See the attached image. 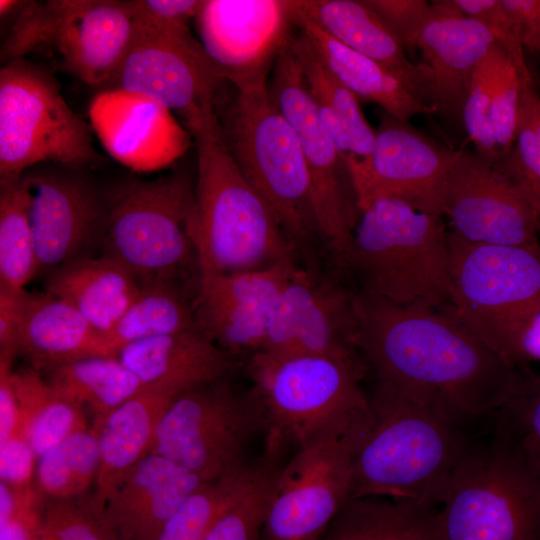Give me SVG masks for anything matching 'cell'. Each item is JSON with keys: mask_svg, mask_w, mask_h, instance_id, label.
Masks as SVG:
<instances>
[{"mask_svg": "<svg viewBox=\"0 0 540 540\" xmlns=\"http://www.w3.org/2000/svg\"><path fill=\"white\" fill-rule=\"evenodd\" d=\"M356 346L377 381L433 403L464 421L498 412L527 372L444 309L353 295Z\"/></svg>", "mask_w": 540, "mask_h": 540, "instance_id": "6da1fadb", "label": "cell"}, {"mask_svg": "<svg viewBox=\"0 0 540 540\" xmlns=\"http://www.w3.org/2000/svg\"><path fill=\"white\" fill-rule=\"evenodd\" d=\"M461 425L441 407L377 381L350 430L351 500L440 505L473 449Z\"/></svg>", "mask_w": 540, "mask_h": 540, "instance_id": "7a4b0ae2", "label": "cell"}, {"mask_svg": "<svg viewBox=\"0 0 540 540\" xmlns=\"http://www.w3.org/2000/svg\"><path fill=\"white\" fill-rule=\"evenodd\" d=\"M189 132L197 150V178L188 234L199 275L294 264L292 242L227 151L218 115Z\"/></svg>", "mask_w": 540, "mask_h": 540, "instance_id": "3957f363", "label": "cell"}, {"mask_svg": "<svg viewBox=\"0 0 540 540\" xmlns=\"http://www.w3.org/2000/svg\"><path fill=\"white\" fill-rule=\"evenodd\" d=\"M342 263L368 296L443 309L451 301L450 250L443 215L393 198L360 211Z\"/></svg>", "mask_w": 540, "mask_h": 540, "instance_id": "277c9868", "label": "cell"}, {"mask_svg": "<svg viewBox=\"0 0 540 540\" xmlns=\"http://www.w3.org/2000/svg\"><path fill=\"white\" fill-rule=\"evenodd\" d=\"M217 115L227 151L289 240L304 241L319 233L300 142L275 104L268 83L235 89Z\"/></svg>", "mask_w": 540, "mask_h": 540, "instance_id": "5b68a950", "label": "cell"}, {"mask_svg": "<svg viewBox=\"0 0 540 540\" xmlns=\"http://www.w3.org/2000/svg\"><path fill=\"white\" fill-rule=\"evenodd\" d=\"M248 372L265 431L294 449L352 425L367 405L359 359L260 351L252 354Z\"/></svg>", "mask_w": 540, "mask_h": 540, "instance_id": "8992f818", "label": "cell"}, {"mask_svg": "<svg viewBox=\"0 0 540 540\" xmlns=\"http://www.w3.org/2000/svg\"><path fill=\"white\" fill-rule=\"evenodd\" d=\"M195 184L187 172L130 179L108 194L102 254L124 265L141 284L181 281L196 254L188 234Z\"/></svg>", "mask_w": 540, "mask_h": 540, "instance_id": "52a82bcc", "label": "cell"}, {"mask_svg": "<svg viewBox=\"0 0 540 540\" xmlns=\"http://www.w3.org/2000/svg\"><path fill=\"white\" fill-rule=\"evenodd\" d=\"M440 506L442 540H540V475L497 433L473 447Z\"/></svg>", "mask_w": 540, "mask_h": 540, "instance_id": "ba28073f", "label": "cell"}, {"mask_svg": "<svg viewBox=\"0 0 540 540\" xmlns=\"http://www.w3.org/2000/svg\"><path fill=\"white\" fill-rule=\"evenodd\" d=\"M448 243L451 301L443 309L507 359L516 333L540 307V244L471 243L449 230Z\"/></svg>", "mask_w": 540, "mask_h": 540, "instance_id": "9c48e42d", "label": "cell"}, {"mask_svg": "<svg viewBox=\"0 0 540 540\" xmlns=\"http://www.w3.org/2000/svg\"><path fill=\"white\" fill-rule=\"evenodd\" d=\"M90 129L64 99L58 82L25 58L0 69V181L56 163L98 164Z\"/></svg>", "mask_w": 540, "mask_h": 540, "instance_id": "30bf717a", "label": "cell"}, {"mask_svg": "<svg viewBox=\"0 0 540 540\" xmlns=\"http://www.w3.org/2000/svg\"><path fill=\"white\" fill-rule=\"evenodd\" d=\"M132 1H25L1 47L4 63L53 48L82 82L107 85L133 35Z\"/></svg>", "mask_w": 540, "mask_h": 540, "instance_id": "8fae6325", "label": "cell"}, {"mask_svg": "<svg viewBox=\"0 0 540 540\" xmlns=\"http://www.w3.org/2000/svg\"><path fill=\"white\" fill-rule=\"evenodd\" d=\"M260 430L265 424L252 394H237L225 379L177 394L158 425L151 453L207 482L250 464L246 452Z\"/></svg>", "mask_w": 540, "mask_h": 540, "instance_id": "7c38bea8", "label": "cell"}, {"mask_svg": "<svg viewBox=\"0 0 540 540\" xmlns=\"http://www.w3.org/2000/svg\"><path fill=\"white\" fill-rule=\"evenodd\" d=\"M268 88L300 142L310 174L319 234L339 257L348 245L360 211L347 157L320 118L292 42L275 62Z\"/></svg>", "mask_w": 540, "mask_h": 540, "instance_id": "4fadbf2b", "label": "cell"}, {"mask_svg": "<svg viewBox=\"0 0 540 540\" xmlns=\"http://www.w3.org/2000/svg\"><path fill=\"white\" fill-rule=\"evenodd\" d=\"M352 425L324 432L285 460L259 540H316L351 500Z\"/></svg>", "mask_w": 540, "mask_h": 540, "instance_id": "5bb4252c", "label": "cell"}, {"mask_svg": "<svg viewBox=\"0 0 540 540\" xmlns=\"http://www.w3.org/2000/svg\"><path fill=\"white\" fill-rule=\"evenodd\" d=\"M458 156L459 149L382 110L370 154L347 158L359 211L376 200L393 198L418 211L443 215L448 179Z\"/></svg>", "mask_w": 540, "mask_h": 540, "instance_id": "9a60e30c", "label": "cell"}, {"mask_svg": "<svg viewBox=\"0 0 540 540\" xmlns=\"http://www.w3.org/2000/svg\"><path fill=\"white\" fill-rule=\"evenodd\" d=\"M224 83L192 32L178 36L133 32L107 85L177 112L189 130L217 114Z\"/></svg>", "mask_w": 540, "mask_h": 540, "instance_id": "2e32d148", "label": "cell"}, {"mask_svg": "<svg viewBox=\"0 0 540 540\" xmlns=\"http://www.w3.org/2000/svg\"><path fill=\"white\" fill-rule=\"evenodd\" d=\"M199 41L235 89L268 83L296 34V0H205L195 18Z\"/></svg>", "mask_w": 540, "mask_h": 540, "instance_id": "e0dca14e", "label": "cell"}, {"mask_svg": "<svg viewBox=\"0 0 540 540\" xmlns=\"http://www.w3.org/2000/svg\"><path fill=\"white\" fill-rule=\"evenodd\" d=\"M87 167L44 163L21 175L29 197L38 272L46 275L101 244L108 214Z\"/></svg>", "mask_w": 540, "mask_h": 540, "instance_id": "ac0fdd59", "label": "cell"}, {"mask_svg": "<svg viewBox=\"0 0 540 540\" xmlns=\"http://www.w3.org/2000/svg\"><path fill=\"white\" fill-rule=\"evenodd\" d=\"M451 232L471 243L538 245L540 220L521 193L475 151L459 149L444 199Z\"/></svg>", "mask_w": 540, "mask_h": 540, "instance_id": "d6986e66", "label": "cell"}, {"mask_svg": "<svg viewBox=\"0 0 540 540\" xmlns=\"http://www.w3.org/2000/svg\"><path fill=\"white\" fill-rule=\"evenodd\" d=\"M356 330L353 295L297 268L269 308L260 351L358 359Z\"/></svg>", "mask_w": 540, "mask_h": 540, "instance_id": "ffe728a7", "label": "cell"}, {"mask_svg": "<svg viewBox=\"0 0 540 540\" xmlns=\"http://www.w3.org/2000/svg\"><path fill=\"white\" fill-rule=\"evenodd\" d=\"M494 43L481 23L445 0L431 2L416 47L426 75L427 104L447 121L462 124L474 71Z\"/></svg>", "mask_w": 540, "mask_h": 540, "instance_id": "44dd1931", "label": "cell"}, {"mask_svg": "<svg viewBox=\"0 0 540 540\" xmlns=\"http://www.w3.org/2000/svg\"><path fill=\"white\" fill-rule=\"evenodd\" d=\"M90 116L107 150L131 168L166 166L181 157L191 143L190 132L170 111L120 90L99 94Z\"/></svg>", "mask_w": 540, "mask_h": 540, "instance_id": "7402d4cb", "label": "cell"}, {"mask_svg": "<svg viewBox=\"0 0 540 540\" xmlns=\"http://www.w3.org/2000/svg\"><path fill=\"white\" fill-rule=\"evenodd\" d=\"M204 481L150 453L116 485L104 504L105 517L120 540H157L166 522Z\"/></svg>", "mask_w": 540, "mask_h": 540, "instance_id": "603a6c76", "label": "cell"}, {"mask_svg": "<svg viewBox=\"0 0 540 540\" xmlns=\"http://www.w3.org/2000/svg\"><path fill=\"white\" fill-rule=\"evenodd\" d=\"M117 357L144 387L178 393L228 379L236 367L234 355L199 329L132 342Z\"/></svg>", "mask_w": 540, "mask_h": 540, "instance_id": "cb8c5ba5", "label": "cell"}, {"mask_svg": "<svg viewBox=\"0 0 540 540\" xmlns=\"http://www.w3.org/2000/svg\"><path fill=\"white\" fill-rule=\"evenodd\" d=\"M304 16L330 37L396 74L426 105V75L364 0H296ZM429 106V105H428Z\"/></svg>", "mask_w": 540, "mask_h": 540, "instance_id": "d4e9b609", "label": "cell"}, {"mask_svg": "<svg viewBox=\"0 0 540 540\" xmlns=\"http://www.w3.org/2000/svg\"><path fill=\"white\" fill-rule=\"evenodd\" d=\"M18 355L39 372L94 356H116L108 337L76 309L48 294L30 292Z\"/></svg>", "mask_w": 540, "mask_h": 540, "instance_id": "484cf974", "label": "cell"}, {"mask_svg": "<svg viewBox=\"0 0 540 540\" xmlns=\"http://www.w3.org/2000/svg\"><path fill=\"white\" fill-rule=\"evenodd\" d=\"M45 277V292L71 305L106 336L141 290L138 279L105 254L74 259Z\"/></svg>", "mask_w": 540, "mask_h": 540, "instance_id": "4316f807", "label": "cell"}, {"mask_svg": "<svg viewBox=\"0 0 540 540\" xmlns=\"http://www.w3.org/2000/svg\"><path fill=\"white\" fill-rule=\"evenodd\" d=\"M176 391L145 387L112 411L98 430L100 465L93 492L105 501L120 480L151 453L158 425Z\"/></svg>", "mask_w": 540, "mask_h": 540, "instance_id": "83f0119b", "label": "cell"}, {"mask_svg": "<svg viewBox=\"0 0 540 540\" xmlns=\"http://www.w3.org/2000/svg\"><path fill=\"white\" fill-rule=\"evenodd\" d=\"M297 6V1H296ZM297 26L326 68L358 100L378 104L393 117L409 121L415 115H436L392 71L336 41L316 24L300 15Z\"/></svg>", "mask_w": 540, "mask_h": 540, "instance_id": "f1b7e54d", "label": "cell"}, {"mask_svg": "<svg viewBox=\"0 0 540 540\" xmlns=\"http://www.w3.org/2000/svg\"><path fill=\"white\" fill-rule=\"evenodd\" d=\"M292 49L320 118L339 151L347 158H366L376 130L365 118L358 98L326 68L300 31L292 41Z\"/></svg>", "mask_w": 540, "mask_h": 540, "instance_id": "f546056e", "label": "cell"}, {"mask_svg": "<svg viewBox=\"0 0 540 540\" xmlns=\"http://www.w3.org/2000/svg\"><path fill=\"white\" fill-rule=\"evenodd\" d=\"M316 540H442L438 509L383 497L348 501Z\"/></svg>", "mask_w": 540, "mask_h": 540, "instance_id": "4dcf8cb0", "label": "cell"}, {"mask_svg": "<svg viewBox=\"0 0 540 540\" xmlns=\"http://www.w3.org/2000/svg\"><path fill=\"white\" fill-rule=\"evenodd\" d=\"M18 401V432L37 458L70 435L90 427L86 411L59 393L44 375L31 366L12 372Z\"/></svg>", "mask_w": 540, "mask_h": 540, "instance_id": "1f68e13d", "label": "cell"}, {"mask_svg": "<svg viewBox=\"0 0 540 540\" xmlns=\"http://www.w3.org/2000/svg\"><path fill=\"white\" fill-rule=\"evenodd\" d=\"M44 372L59 393L90 413L92 425L145 388L117 356L88 357Z\"/></svg>", "mask_w": 540, "mask_h": 540, "instance_id": "d6a6232c", "label": "cell"}, {"mask_svg": "<svg viewBox=\"0 0 540 540\" xmlns=\"http://www.w3.org/2000/svg\"><path fill=\"white\" fill-rule=\"evenodd\" d=\"M199 329L195 298L190 299L181 281L141 284V290L107 335L116 353L135 341Z\"/></svg>", "mask_w": 540, "mask_h": 540, "instance_id": "836d02e7", "label": "cell"}, {"mask_svg": "<svg viewBox=\"0 0 540 540\" xmlns=\"http://www.w3.org/2000/svg\"><path fill=\"white\" fill-rule=\"evenodd\" d=\"M100 465L98 430H80L37 460L33 488L45 505L88 494L95 487Z\"/></svg>", "mask_w": 540, "mask_h": 540, "instance_id": "e575fe53", "label": "cell"}, {"mask_svg": "<svg viewBox=\"0 0 540 540\" xmlns=\"http://www.w3.org/2000/svg\"><path fill=\"white\" fill-rule=\"evenodd\" d=\"M265 449L243 492L218 517L202 540H259L276 476L285 462L287 444L266 433Z\"/></svg>", "mask_w": 540, "mask_h": 540, "instance_id": "d590c367", "label": "cell"}, {"mask_svg": "<svg viewBox=\"0 0 540 540\" xmlns=\"http://www.w3.org/2000/svg\"><path fill=\"white\" fill-rule=\"evenodd\" d=\"M37 275L26 187L21 176L0 181V285L25 288Z\"/></svg>", "mask_w": 540, "mask_h": 540, "instance_id": "8d00e7d4", "label": "cell"}, {"mask_svg": "<svg viewBox=\"0 0 540 540\" xmlns=\"http://www.w3.org/2000/svg\"><path fill=\"white\" fill-rule=\"evenodd\" d=\"M527 200L540 220V95L532 79H521L515 143L491 164Z\"/></svg>", "mask_w": 540, "mask_h": 540, "instance_id": "74e56055", "label": "cell"}, {"mask_svg": "<svg viewBox=\"0 0 540 540\" xmlns=\"http://www.w3.org/2000/svg\"><path fill=\"white\" fill-rule=\"evenodd\" d=\"M256 463L202 483L169 518L157 540H202L218 517L249 484Z\"/></svg>", "mask_w": 540, "mask_h": 540, "instance_id": "f35d334b", "label": "cell"}, {"mask_svg": "<svg viewBox=\"0 0 540 540\" xmlns=\"http://www.w3.org/2000/svg\"><path fill=\"white\" fill-rule=\"evenodd\" d=\"M38 540H120L94 494L51 501L44 505Z\"/></svg>", "mask_w": 540, "mask_h": 540, "instance_id": "ab89813d", "label": "cell"}, {"mask_svg": "<svg viewBox=\"0 0 540 540\" xmlns=\"http://www.w3.org/2000/svg\"><path fill=\"white\" fill-rule=\"evenodd\" d=\"M497 414L496 433L540 475V374L528 372L520 390Z\"/></svg>", "mask_w": 540, "mask_h": 540, "instance_id": "60d3db41", "label": "cell"}, {"mask_svg": "<svg viewBox=\"0 0 540 540\" xmlns=\"http://www.w3.org/2000/svg\"><path fill=\"white\" fill-rule=\"evenodd\" d=\"M503 51L494 43L478 64L462 111V125L475 152L489 164L499 159L491 122V90Z\"/></svg>", "mask_w": 540, "mask_h": 540, "instance_id": "b9f144b4", "label": "cell"}, {"mask_svg": "<svg viewBox=\"0 0 540 540\" xmlns=\"http://www.w3.org/2000/svg\"><path fill=\"white\" fill-rule=\"evenodd\" d=\"M521 79L513 60L504 50L491 90V122L499 159L506 156L515 143Z\"/></svg>", "mask_w": 540, "mask_h": 540, "instance_id": "7bdbcfd3", "label": "cell"}, {"mask_svg": "<svg viewBox=\"0 0 540 540\" xmlns=\"http://www.w3.org/2000/svg\"><path fill=\"white\" fill-rule=\"evenodd\" d=\"M465 16L481 23L513 60L522 79H532L524 48L500 0H445Z\"/></svg>", "mask_w": 540, "mask_h": 540, "instance_id": "ee69618b", "label": "cell"}, {"mask_svg": "<svg viewBox=\"0 0 540 540\" xmlns=\"http://www.w3.org/2000/svg\"><path fill=\"white\" fill-rule=\"evenodd\" d=\"M405 49L416 43L431 3L425 0H364Z\"/></svg>", "mask_w": 540, "mask_h": 540, "instance_id": "f6af8a7d", "label": "cell"}, {"mask_svg": "<svg viewBox=\"0 0 540 540\" xmlns=\"http://www.w3.org/2000/svg\"><path fill=\"white\" fill-rule=\"evenodd\" d=\"M37 460L28 441L17 432L0 443V482L18 491L33 487Z\"/></svg>", "mask_w": 540, "mask_h": 540, "instance_id": "bcb514c9", "label": "cell"}, {"mask_svg": "<svg viewBox=\"0 0 540 540\" xmlns=\"http://www.w3.org/2000/svg\"><path fill=\"white\" fill-rule=\"evenodd\" d=\"M30 292L0 285V357L14 360Z\"/></svg>", "mask_w": 540, "mask_h": 540, "instance_id": "7dc6e473", "label": "cell"}, {"mask_svg": "<svg viewBox=\"0 0 540 540\" xmlns=\"http://www.w3.org/2000/svg\"><path fill=\"white\" fill-rule=\"evenodd\" d=\"M43 507L34 488L23 491L15 514L0 523V540H38L39 520Z\"/></svg>", "mask_w": 540, "mask_h": 540, "instance_id": "c3c4849f", "label": "cell"}, {"mask_svg": "<svg viewBox=\"0 0 540 540\" xmlns=\"http://www.w3.org/2000/svg\"><path fill=\"white\" fill-rule=\"evenodd\" d=\"M524 49L540 54V0H500Z\"/></svg>", "mask_w": 540, "mask_h": 540, "instance_id": "681fc988", "label": "cell"}, {"mask_svg": "<svg viewBox=\"0 0 540 540\" xmlns=\"http://www.w3.org/2000/svg\"><path fill=\"white\" fill-rule=\"evenodd\" d=\"M12 359L0 357V443L18 432L20 411L13 388Z\"/></svg>", "mask_w": 540, "mask_h": 540, "instance_id": "f907efd6", "label": "cell"}, {"mask_svg": "<svg viewBox=\"0 0 540 540\" xmlns=\"http://www.w3.org/2000/svg\"><path fill=\"white\" fill-rule=\"evenodd\" d=\"M507 358L524 370L527 362H540V307L525 320L516 333Z\"/></svg>", "mask_w": 540, "mask_h": 540, "instance_id": "816d5d0a", "label": "cell"}, {"mask_svg": "<svg viewBox=\"0 0 540 540\" xmlns=\"http://www.w3.org/2000/svg\"><path fill=\"white\" fill-rule=\"evenodd\" d=\"M25 1L17 0H1L0 1V15L1 18L8 16L12 12H18L24 5Z\"/></svg>", "mask_w": 540, "mask_h": 540, "instance_id": "f5cc1de1", "label": "cell"}]
</instances>
